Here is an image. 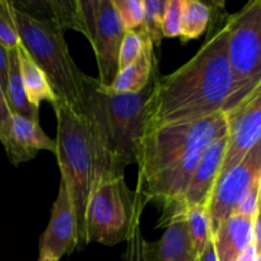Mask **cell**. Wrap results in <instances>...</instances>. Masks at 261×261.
Instances as JSON below:
<instances>
[{"instance_id":"cell-1","label":"cell","mask_w":261,"mask_h":261,"mask_svg":"<svg viewBox=\"0 0 261 261\" xmlns=\"http://www.w3.org/2000/svg\"><path fill=\"white\" fill-rule=\"evenodd\" d=\"M209 32L198 53L180 69L158 76L148 129L194 121L226 112L233 93V78L227 56L228 28L224 2L208 3Z\"/></svg>"},{"instance_id":"cell-2","label":"cell","mask_w":261,"mask_h":261,"mask_svg":"<svg viewBox=\"0 0 261 261\" xmlns=\"http://www.w3.org/2000/svg\"><path fill=\"white\" fill-rule=\"evenodd\" d=\"M227 133L224 112L194 121L148 129L138 150L135 191L161 208L158 227L178 216L180 203L195 166L206 148Z\"/></svg>"},{"instance_id":"cell-3","label":"cell","mask_w":261,"mask_h":261,"mask_svg":"<svg viewBox=\"0 0 261 261\" xmlns=\"http://www.w3.org/2000/svg\"><path fill=\"white\" fill-rule=\"evenodd\" d=\"M154 69L149 83L137 93H114L93 76L84 74L75 111L83 116L97 140L121 168L135 165L142 138L148 130L155 82Z\"/></svg>"},{"instance_id":"cell-4","label":"cell","mask_w":261,"mask_h":261,"mask_svg":"<svg viewBox=\"0 0 261 261\" xmlns=\"http://www.w3.org/2000/svg\"><path fill=\"white\" fill-rule=\"evenodd\" d=\"M54 110L55 155L75 214L78 249H83L87 245L86 209L92 191L103 178L124 176L125 170L102 147L81 114L60 102Z\"/></svg>"},{"instance_id":"cell-5","label":"cell","mask_w":261,"mask_h":261,"mask_svg":"<svg viewBox=\"0 0 261 261\" xmlns=\"http://www.w3.org/2000/svg\"><path fill=\"white\" fill-rule=\"evenodd\" d=\"M12 17L20 47L43 71L60 103L75 110L84 73L76 66L64 38V31L51 22L31 17L14 7Z\"/></svg>"},{"instance_id":"cell-6","label":"cell","mask_w":261,"mask_h":261,"mask_svg":"<svg viewBox=\"0 0 261 261\" xmlns=\"http://www.w3.org/2000/svg\"><path fill=\"white\" fill-rule=\"evenodd\" d=\"M145 199L132 190L125 176L99 181L92 191L86 209V241L114 246L126 242L135 227L140 226Z\"/></svg>"},{"instance_id":"cell-7","label":"cell","mask_w":261,"mask_h":261,"mask_svg":"<svg viewBox=\"0 0 261 261\" xmlns=\"http://www.w3.org/2000/svg\"><path fill=\"white\" fill-rule=\"evenodd\" d=\"M227 56L233 78V93L227 111L261 87V0H251L227 17ZM226 111V112H227Z\"/></svg>"},{"instance_id":"cell-8","label":"cell","mask_w":261,"mask_h":261,"mask_svg":"<svg viewBox=\"0 0 261 261\" xmlns=\"http://www.w3.org/2000/svg\"><path fill=\"white\" fill-rule=\"evenodd\" d=\"M81 30L93 47L98 81L110 87L119 71V51L126 30L112 0H78Z\"/></svg>"},{"instance_id":"cell-9","label":"cell","mask_w":261,"mask_h":261,"mask_svg":"<svg viewBox=\"0 0 261 261\" xmlns=\"http://www.w3.org/2000/svg\"><path fill=\"white\" fill-rule=\"evenodd\" d=\"M260 180L261 143L255 145L239 165L217 178L205 205L212 234L219 224L233 216L245 195Z\"/></svg>"},{"instance_id":"cell-10","label":"cell","mask_w":261,"mask_h":261,"mask_svg":"<svg viewBox=\"0 0 261 261\" xmlns=\"http://www.w3.org/2000/svg\"><path fill=\"white\" fill-rule=\"evenodd\" d=\"M224 114L227 120V147L219 176L239 165L247 153L260 143L261 87Z\"/></svg>"},{"instance_id":"cell-11","label":"cell","mask_w":261,"mask_h":261,"mask_svg":"<svg viewBox=\"0 0 261 261\" xmlns=\"http://www.w3.org/2000/svg\"><path fill=\"white\" fill-rule=\"evenodd\" d=\"M78 249V228L73 204L64 181L60 178L58 196L53 204L51 218L40 239V257L59 261Z\"/></svg>"},{"instance_id":"cell-12","label":"cell","mask_w":261,"mask_h":261,"mask_svg":"<svg viewBox=\"0 0 261 261\" xmlns=\"http://www.w3.org/2000/svg\"><path fill=\"white\" fill-rule=\"evenodd\" d=\"M227 147V133L222 137L217 138L204 152L198 165L195 166L189 180L186 190L184 193L180 203V213H185L188 209L194 206H204L211 196L217 178L219 176L222 162H223L224 153Z\"/></svg>"},{"instance_id":"cell-13","label":"cell","mask_w":261,"mask_h":261,"mask_svg":"<svg viewBox=\"0 0 261 261\" xmlns=\"http://www.w3.org/2000/svg\"><path fill=\"white\" fill-rule=\"evenodd\" d=\"M8 158L14 166L27 162L38 154L40 150H48L55 154V140L42 130L38 122L12 115V127L4 145Z\"/></svg>"},{"instance_id":"cell-14","label":"cell","mask_w":261,"mask_h":261,"mask_svg":"<svg viewBox=\"0 0 261 261\" xmlns=\"http://www.w3.org/2000/svg\"><path fill=\"white\" fill-rule=\"evenodd\" d=\"M163 236L155 242L144 245L148 261H196L194 245L189 236L185 216L175 217L165 227Z\"/></svg>"},{"instance_id":"cell-15","label":"cell","mask_w":261,"mask_h":261,"mask_svg":"<svg viewBox=\"0 0 261 261\" xmlns=\"http://www.w3.org/2000/svg\"><path fill=\"white\" fill-rule=\"evenodd\" d=\"M254 219L233 214L219 224L212 234L218 261H236L250 245L254 244Z\"/></svg>"},{"instance_id":"cell-16","label":"cell","mask_w":261,"mask_h":261,"mask_svg":"<svg viewBox=\"0 0 261 261\" xmlns=\"http://www.w3.org/2000/svg\"><path fill=\"white\" fill-rule=\"evenodd\" d=\"M154 45L148 40L144 50L126 68L117 71L114 82L107 89L114 93H137L149 83L154 69L158 68Z\"/></svg>"},{"instance_id":"cell-17","label":"cell","mask_w":261,"mask_h":261,"mask_svg":"<svg viewBox=\"0 0 261 261\" xmlns=\"http://www.w3.org/2000/svg\"><path fill=\"white\" fill-rule=\"evenodd\" d=\"M14 7L24 13L31 10L37 12V15L33 18L51 22L58 25L61 30L78 31L81 30L78 13V0H47V2H12Z\"/></svg>"},{"instance_id":"cell-18","label":"cell","mask_w":261,"mask_h":261,"mask_svg":"<svg viewBox=\"0 0 261 261\" xmlns=\"http://www.w3.org/2000/svg\"><path fill=\"white\" fill-rule=\"evenodd\" d=\"M4 96L10 114L19 115L24 119L40 124L38 109L33 107L25 96L22 74H20L18 47L8 50V84Z\"/></svg>"},{"instance_id":"cell-19","label":"cell","mask_w":261,"mask_h":261,"mask_svg":"<svg viewBox=\"0 0 261 261\" xmlns=\"http://www.w3.org/2000/svg\"><path fill=\"white\" fill-rule=\"evenodd\" d=\"M18 55H19L23 87H24L28 102L38 110H40V105L45 101L53 105V107L55 106L59 101L43 71L31 60L30 56L23 51L20 46L18 47Z\"/></svg>"},{"instance_id":"cell-20","label":"cell","mask_w":261,"mask_h":261,"mask_svg":"<svg viewBox=\"0 0 261 261\" xmlns=\"http://www.w3.org/2000/svg\"><path fill=\"white\" fill-rule=\"evenodd\" d=\"M212 19V10L208 3L199 0H184L181 19V40L182 42L200 37L208 31Z\"/></svg>"},{"instance_id":"cell-21","label":"cell","mask_w":261,"mask_h":261,"mask_svg":"<svg viewBox=\"0 0 261 261\" xmlns=\"http://www.w3.org/2000/svg\"><path fill=\"white\" fill-rule=\"evenodd\" d=\"M184 216H185L189 236L196 254L199 255L212 240V228L208 213L204 206H194L188 209Z\"/></svg>"},{"instance_id":"cell-22","label":"cell","mask_w":261,"mask_h":261,"mask_svg":"<svg viewBox=\"0 0 261 261\" xmlns=\"http://www.w3.org/2000/svg\"><path fill=\"white\" fill-rule=\"evenodd\" d=\"M167 0H143V23L140 27L145 32L154 47L161 45L163 40L162 18Z\"/></svg>"},{"instance_id":"cell-23","label":"cell","mask_w":261,"mask_h":261,"mask_svg":"<svg viewBox=\"0 0 261 261\" xmlns=\"http://www.w3.org/2000/svg\"><path fill=\"white\" fill-rule=\"evenodd\" d=\"M148 40L149 38L142 27L125 32L119 51V71L137 60L138 56L144 50Z\"/></svg>"},{"instance_id":"cell-24","label":"cell","mask_w":261,"mask_h":261,"mask_svg":"<svg viewBox=\"0 0 261 261\" xmlns=\"http://www.w3.org/2000/svg\"><path fill=\"white\" fill-rule=\"evenodd\" d=\"M0 45L7 50L20 46L14 22L12 17V2L0 0Z\"/></svg>"},{"instance_id":"cell-25","label":"cell","mask_w":261,"mask_h":261,"mask_svg":"<svg viewBox=\"0 0 261 261\" xmlns=\"http://www.w3.org/2000/svg\"><path fill=\"white\" fill-rule=\"evenodd\" d=\"M117 15L126 31L135 30L143 23V0H112Z\"/></svg>"},{"instance_id":"cell-26","label":"cell","mask_w":261,"mask_h":261,"mask_svg":"<svg viewBox=\"0 0 261 261\" xmlns=\"http://www.w3.org/2000/svg\"><path fill=\"white\" fill-rule=\"evenodd\" d=\"M184 0H167L162 18L163 37H180Z\"/></svg>"},{"instance_id":"cell-27","label":"cell","mask_w":261,"mask_h":261,"mask_svg":"<svg viewBox=\"0 0 261 261\" xmlns=\"http://www.w3.org/2000/svg\"><path fill=\"white\" fill-rule=\"evenodd\" d=\"M260 189H261V180L254 184L249 193L245 195L240 205L237 206L234 214L246 217V218L254 219L260 214L259 212V201H260Z\"/></svg>"},{"instance_id":"cell-28","label":"cell","mask_w":261,"mask_h":261,"mask_svg":"<svg viewBox=\"0 0 261 261\" xmlns=\"http://www.w3.org/2000/svg\"><path fill=\"white\" fill-rule=\"evenodd\" d=\"M126 250L124 254V261H148L145 257L144 245L145 240L143 237L140 226L135 227L133 233L126 241Z\"/></svg>"},{"instance_id":"cell-29","label":"cell","mask_w":261,"mask_h":261,"mask_svg":"<svg viewBox=\"0 0 261 261\" xmlns=\"http://www.w3.org/2000/svg\"><path fill=\"white\" fill-rule=\"evenodd\" d=\"M10 127H12V114H10L5 96L0 87V142L3 145H5L9 138Z\"/></svg>"},{"instance_id":"cell-30","label":"cell","mask_w":261,"mask_h":261,"mask_svg":"<svg viewBox=\"0 0 261 261\" xmlns=\"http://www.w3.org/2000/svg\"><path fill=\"white\" fill-rule=\"evenodd\" d=\"M8 84V50L0 45V87L5 94Z\"/></svg>"},{"instance_id":"cell-31","label":"cell","mask_w":261,"mask_h":261,"mask_svg":"<svg viewBox=\"0 0 261 261\" xmlns=\"http://www.w3.org/2000/svg\"><path fill=\"white\" fill-rule=\"evenodd\" d=\"M236 261H260V249L255 244H251Z\"/></svg>"},{"instance_id":"cell-32","label":"cell","mask_w":261,"mask_h":261,"mask_svg":"<svg viewBox=\"0 0 261 261\" xmlns=\"http://www.w3.org/2000/svg\"><path fill=\"white\" fill-rule=\"evenodd\" d=\"M196 261H218L216 256V251H214V247H213V242L211 241L206 244L205 249L198 255L196 257Z\"/></svg>"}]
</instances>
